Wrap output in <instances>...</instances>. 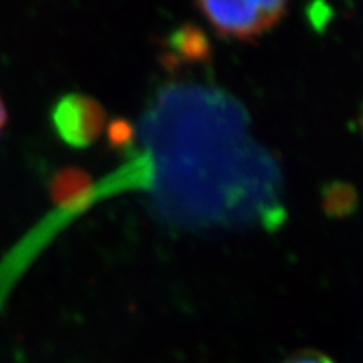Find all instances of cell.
<instances>
[{
    "instance_id": "cell-5",
    "label": "cell",
    "mask_w": 363,
    "mask_h": 363,
    "mask_svg": "<svg viewBox=\"0 0 363 363\" xmlns=\"http://www.w3.org/2000/svg\"><path fill=\"white\" fill-rule=\"evenodd\" d=\"M51 197L57 206L71 207L84 201L91 190V179L84 170L67 167L54 174L51 179Z\"/></svg>"
},
{
    "instance_id": "cell-2",
    "label": "cell",
    "mask_w": 363,
    "mask_h": 363,
    "mask_svg": "<svg viewBox=\"0 0 363 363\" xmlns=\"http://www.w3.org/2000/svg\"><path fill=\"white\" fill-rule=\"evenodd\" d=\"M208 24L220 38L251 40L279 24L288 12V4L274 0L256 2H197Z\"/></svg>"
},
{
    "instance_id": "cell-6",
    "label": "cell",
    "mask_w": 363,
    "mask_h": 363,
    "mask_svg": "<svg viewBox=\"0 0 363 363\" xmlns=\"http://www.w3.org/2000/svg\"><path fill=\"white\" fill-rule=\"evenodd\" d=\"M358 207V194L353 185L335 180L321 189V208L331 219L352 216Z\"/></svg>"
},
{
    "instance_id": "cell-8",
    "label": "cell",
    "mask_w": 363,
    "mask_h": 363,
    "mask_svg": "<svg viewBox=\"0 0 363 363\" xmlns=\"http://www.w3.org/2000/svg\"><path fill=\"white\" fill-rule=\"evenodd\" d=\"M283 363H335L328 355L316 350H303L286 358Z\"/></svg>"
},
{
    "instance_id": "cell-4",
    "label": "cell",
    "mask_w": 363,
    "mask_h": 363,
    "mask_svg": "<svg viewBox=\"0 0 363 363\" xmlns=\"http://www.w3.org/2000/svg\"><path fill=\"white\" fill-rule=\"evenodd\" d=\"M169 52L163 57L169 67H177L182 62L203 65L212 57V45L207 34L197 24H182L170 33L165 40Z\"/></svg>"
},
{
    "instance_id": "cell-3",
    "label": "cell",
    "mask_w": 363,
    "mask_h": 363,
    "mask_svg": "<svg viewBox=\"0 0 363 363\" xmlns=\"http://www.w3.org/2000/svg\"><path fill=\"white\" fill-rule=\"evenodd\" d=\"M52 125L62 142L72 148H86L106 130L108 118L96 99L71 93L54 104Z\"/></svg>"
},
{
    "instance_id": "cell-1",
    "label": "cell",
    "mask_w": 363,
    "mask_h": 363,
    "mask_svg": "<svg viewBox=\"0 0 363 363\" xmlns=\"http://www.w3.org/2000/svg\"><path fill=\"white\" fill-rule=\"evenodd\" d=\"M244 108L229 94L172 88L143 121L155 155V203L184 224L281 220L279 172L247 133Z\"/></svg>"
},
{
    "instance_id": "cell-9",
    "label": "cell",
    "mask_w": 363,
    "mask_h": 363,
    "mask_svg": "<svg viewBox=\"0 0 363 363\" xmlns=\"http://www.w3.org/2000/svg\"><path fill=\"white\" fill-rule=\"evenodd\" d=\"M7 120H9V115H7V108H6V103H4L2 96H0V135H2L4 128H6V125H7Z\"/></svg>"
},
{
    "instance_id": "cell-7",
    "label": "cell",
    "mask_w": 363,
    "mask_h": 363,
    "mask_svg": "<svg viewBox=\"0 0 363 363\" xmlns=\"http://www.w3.org/2000/svg\"><path fill=\"white\" fill-rule=\"evenodd\" d=\"M135 135V125L125 118H115L106 125L108 143H110V148L118 150V152L133 147Z\"/></svg>"
}]
</instances>
